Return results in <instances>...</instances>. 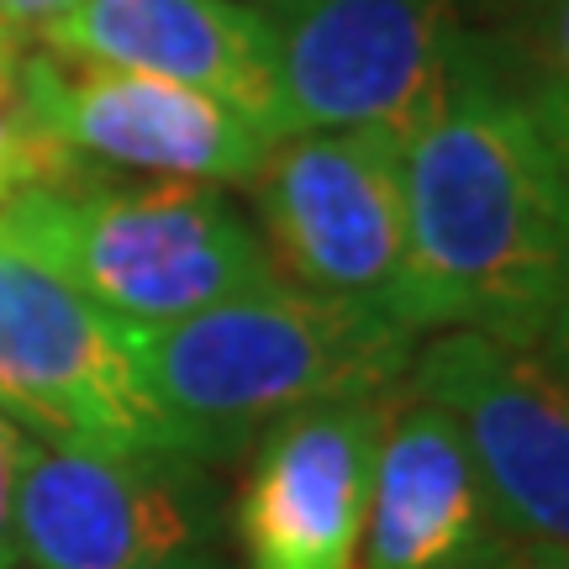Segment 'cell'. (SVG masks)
I'll return each instance as SVG.
<instances>
[{
  "instance_id": "d6986e66",
  "label": "cell",
  "mask_w": 569,
  "mask_h": 569,
  "mask_svg": "<svg viewBox=\"0 0 569 569\" xmlns=\"http://www.w3.org/2000/svg\"><path fill=\"white\" fill-rule=\"evenodd\" d=\"M0 53H21V48H17V42H11V38H0Z\"/></svg>"
},
{
  "instance_id": "5b68a950",
  "label": "cell",
  "mask_w": 569,
  "mask_h": 569,
  "mask_svg": "<svg viewBox=\"0 0 569 569\" xmlns=\"http://www.w3.org/2000/svg\"><path fill=\"white\" fill-rule=\"evenodd\" d=\"M11 522L27 569H174L222 553L227 496L190 453H101L21 432Z\"/></svg>"
},
{
  "instance_id": "e0dca14e",
  "label": "cell",
  "mask_w": 569,
  "mask_h": 569,
  "mask_svg": "<svg viewBox=\"0 0 569 569\" xmlns=\"http://www.w3.org/2000/svg\"><path fill=\"white\" fill-rule=\"evenodd\" d=\"M490 569H569V549H553V543H501Z\"/></svg>"
},
{
  "instance_id": "8992f818",
  "label": "cell",
  "mask_w": 569,
  "mask_h": 569,
  "mask_svg": "<svg viewBox=\"0 0 569 569\" xmlns=\"http://www.w3.org/2000/svg\"><path fill=\"white\" fill-rule=\"evenodd\" d=\"M0 417L42 443L180 453L117 317L0 227Z\"/></svg>"
},
{
  "instance_id": "7c38bea8",
  "label": "cell",
  "mask_w": 569,
  "mask_h": 569,
  "mask_svg": "<svg viewBox=\"0 0 569 569\" xmlns=\"http://www.w3.org/2000/svg\"><path fill=\"white\" fill-rule=\"evenodd\" d=\"M38 48L190 84L280 142V84L264 21L243 0H80Z\"/></svg>"
},
{
  "instance_id": "277c9868",
  "label": "cell",
  "mask_w": 569,
  "mask_h": 569,
  "mask_svg": "<svg viewBox=\"0 0 569 569\" xmlns=\"http://www.w3.org/2000/svg\"><path fill=\"white\" fill-rule=\"evenodd\" d=\"M253 227L284 284L401 327L407 190L401 132L327 127L290 132L243 184Z\"/></svg>"
},
{
  "instance_id": "9a60e30c",
  "label": "cell",
  "mask_w": 569,
  "mask_h": 569,
  "mask_svg": "<svg viewBox=\"0 0 569 569\" xmlns=\"http://www.w3.org/2000/svg\"><path fill=\"white\" fill-rule=\"evenodd\" d=\"M17 443L21 427L0 417V569H17V522H11V507H17Z\"/></svg>"
},
{
  "instance_id": "2e32d148",
  "label": "cell",
  "mask_w": 569,
  "mask_h": 569,
  "mask_svg": "<svg viewBox=\"0 0 569 569\" xmlns=\"http://www.w3.org/2000/svg\"><path fill=\"white\" fill-rule=\"evenodd\" d=\"M532 353H538V359H543V365H549L553 375L569 386V290L559 296V306L549 311V322H543V332H538Z\"/></svg>"
},
{
  "instance_id": "9c48e42d",
  "label": "cell",
  "mask_w": 569,
  "mask_h": 569,
  "mask_svg": "<svg viewBox=\"0 0 569 569\" xmlns=\"http://www.w3.org/2000/svg\"><path fill=\"white\" fill-rule=\"evenodd\" d=\"M401 390L459 427L507 543L569 549V386L532 348L490 332H432Z\"/></svg>"
},
{
  "instance_id": "5bb4252c",
  "label": "cell",
  "mask_w": 569,
  "mask_h": 569,
  "mask_svg": "<svg viewBox=\"0 0 569 569\" xmlns=\"http://www.w3.org/2000/svg\"><path fill=\"white\" fill-rule=\"evenodd\" d=\"M74 6H80V0H0V38H11L17 48H32L53 21L69 17Z\"/></svg>"
},
{
  "instance_id": "4fadbf2b",
  "label": "cell",
  "mask_w": 569,
  "mask_h": 569,
  "mask_svg": "<svg viewBox=\"0 0 569 569\" xmlns=\"http://www.w3.org/2000/svg\"><path fill=\"white\" fill-rule=\"evenodd\" d=\"M475 32L569 174V0H480Z\"/></svg>"
},
{
  "instance_id": "52a82bcc",
  "label": "cell",
  "mask_w": 569,
  "mask_h": 569,
  "mask_svg": "<svg viewBox=\"0 0 569 569\" xmlns=\"http://www.w3.org/2000/svg\"><path fill=\"white\" fill-rule=\"evenodd\" d=\"M264 21L280 138L327 127H407L443 90L480 0H243Z\"/></svg>"
},
{
  "instance_id": "ac0fdd59",
  "label": "cell",
  "mask_w": 569,
  "mask_h": 569,
  "mask_svg": "<svg viewBox=\"0 0 569 569\" xmlns=\"http://www.w3.org/2000/svg\"><path fill=\"white\" fill-rule=\"evenodd\" d=\"M174 569H227V559L217 553V559H196V565H174Z\"/></svg>"
},
{
  "instance_id": "8fae6325",
  "label": "cell",
  "mask_w": 569,
  "mask_h": 569,
  "mask_svg": "<svg viewBox=\"0 0 569 569\" xmlns=\"http://www.w3.org/2000/svg\"><path fill=\"white\" fill-rule=\"evenodd\" d=\"M501 543L459 427L432 401L396 390L375 448L353 569H490Z\"/></svg>"
},
{
  "instance_id": "7a4b0ae2",
  "label": "cell",
  "mask_w": 569,
  "mask_h": 569,
  "mask_svg": "<svg viewBox=\"0 0 569 569\" xmlns=\"http://www.w3.org/2000/svg\"><path fill=\"white\" fill-rule=\"evenodd\" d=\"M132 365L180 453L201 465L243 459L290 411L401 390L417 338L407 327L264 284L163 327H127Z\"/></svg>"
},
{
  "instance_id": "3957f363",
  "label": "cell",
  "mask_w": 569,
  "mask_h": 569,
  "mask_svg": "<svg viewBox=\"0 0 569 569\" xmlns=\"http://www.w3.org/2000/svg\"><path fill=\"white\" fill-rule=\"evenodd\" d=\"M0 227L122 327H163L280 284L253 217L201 180L59 163L0 196Z\"/></svg>"
},
{
  "instance_id": "6da1fadb",
  "label": "cell",
  "mask_w": 569,
  "mask_h": 569,
  "mask_svg": "<svg viewBox=\"0 0 569 569\" xmlns=\"http://www.w3.org/2000/svg\"><path fill=\"white\" fill-rule=\"evenodd\" d=\"M401 327L538 343L569 290V174L475 27L401 138Z\"/></svg>"
},
{
  "instance_id": "30bf717a",
  "label": "cell",
  "mask_w": 569,
  "mask_h": 569,
  "mask_svg": "<svg viewBox=\"0 0 569 569\" xmlns=\"http://www.w3.org/2000/svg\"><path fill=\"white\" fill-rule=\"evenodd\" d=\"M396 401L353 396L290 411L248 448L227 528L243 569H353L380 427Z\"/></svg>"
},
{
  "instance_id": "ba28073f",
  "label": "cell",
  "mask_w": 569,
  "mask_h": 569,
  "mask_svg": "<svg viewBox=\"0 0 569 569\" xmlns=\"http://www.w3.org/2000/svg\"><path fill=\"white\" fill-rule=\"evenodd\" d=\"M17 101L42 153L80 169L248 184L274 148L264 127L190 84L84 63L38 42L17 53Z\"/></svg>"
}]
</instances>
